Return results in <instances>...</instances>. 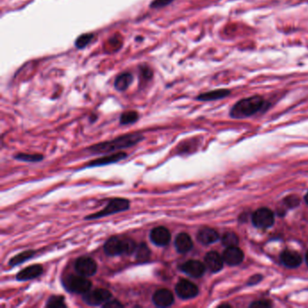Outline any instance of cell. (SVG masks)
Returning <instances> with one entry per match:
<instances>
[{
	"mask_svg": "<svg viewBox=\"0 0 308 308\" xmlns=\"http://www.w3.org/2000/svg\"><path fill=\"white\" fill-rule=\"evenodd\" d=\"M274 213L268 208H260L253 213L252 222L257 228L267 229L274 223Z\"/></svg>",
	"mask_w": 308,
	"mask_h": 308,
	"instance_id": "obj_7",
	"label": "cell"
},
{
	"mask_svg": "<svg viewBox=\"0 0 308 308\" xmlns=\"http://www.w3.org/2000/svg\"><path fill=\"white\" fill-rule=\"evenodd\" d=\"M35 254H36V252L34 251H23V252H21L19 254H17V255H16L15 257H12V258L9 260L8 265H9L10 267L18 266L20 264L24 263V262H26L27 260L31 259Z\"/></svg>",
	"mask_w": 308,
	"mask_h": 308,
	"instance_id": "obj_22",
	"label": "cell"
},
{
	"mask_svg": "<svg viewBox=\"0 0 308 308\" xmlns=\"http://www.w3.org/2000/svg\"><path fill=\"white\" fill-rule=\"evenodd\" d=\"M152 301L157 308H168L173 305L174 298L173 293L170 290L161 289L154 292Z\"/></svg>",
	"mask_w": 308,
	"mask_h": 308,
	"instance_id": "obj_12",
	"label": "cell"
},
{
	"mask_svg": "<svg viewBox=\"0 0 308 308\" xmlns=\"http://www.w3.org/2000/svg\"><path fill=\"white\" fill-rule=\"evenodd\" d=\"M45 307L50 308H67L65 302V297L63 295H51L46 303Z\"/></svg>",
	"mask_w": 308,
	"mask_h": 308,
	"instance_id": "obj_27",
	"label": "cell"
},
{
	"mask_svg": "<svg viewBox=\"0 0 308 308\" xmlns=\"http://www.w3.org/2000/svg\"><path fill=\"white\" fill-rule=\"evenodd\" d=\"M14 158L21 162H26V163H38L44 159V155L41 154L18 153L14 155Z\"/></svg>",
	"mask_w": 308,
	"mask_h": 308,
	"instance_id": "obj_24",
	"label": "cell"
},
{
	"mask_svg": "<svg viewBox=\"0 0 308 308\" xmlns=\"http://www.w3.org/2000/svg\"><path fill=\"white\" fill-rule=\"evenodd\" d=\"M150 240L152 243H154L155 246L165 247L171 241V233L169 230L164 226L155 227L150 232Z\"/></svg>",
	"mask_w": 308,
	"mask_h": 308,
	"instance_id": "obj_10",
	"label": "cell"
},
{
	"mask_svg": "<svg viewBox=\"0 0 308 308\" xmlns=\"http://www.w3.org/2000/svg\"><path fill=\"white\" fill-rule=\"evenodd\" d=\"M231 94V90L227 89H218V90H210L205 93L200 94L196 99L201 102H212L221 99H224Z\"/></svg>",
	"mask_w": 308,
	"mask_h": 308,
	"instance_id": "obj_20",
	"label": "cell"
},
{
	"mask_svg": "<svg viewBox=\"0 0 308 308\" xmlns=\"http://www.w3.org/2000/svg\"><path fill=\"white\" fill-rule=\"evenodd\" d=\"M140 73L143 79L146 81H149L153 77V71L148 65H143L140 67Z\"/></svg>",
	"mask_w": 308,
	"mask_h": 308,
	"instance_id": "obj_30",
	"label": "cell"
},
{
	"mask_svg": "<svg viewBox=\"0 0 308 308\" xmlns=\"http://www.w3.org/2000/svg\"><path fill=\"white\" fill-rule=\"evenodd\" d=\"M103 308H124V305L119 300H109V301L106 302L104 305H103Z\"/></svg>",
	"mask_w": 308,
	"mask_h": 308,
	"instance_id": "obj_31",
	"label": "cell"
},
{
	"mask_svg": "<svg viewBox=\"0 0 308 308\" xmlns=\"http://www.w3.org/2000/svg\"><path fill=\"white\" fill-rule=\"evenodd\" d=\"M151 257V251L150 249L148 248V245L144 242L139 244L137 247V250H136V259L140 262V263H144V262H147L149 260V258Z\"/></svg>",
	"mask_w": 308,
	"mask_h": 308,
	"instance_id": "obj_23",
	"label": "cell"
},
{
	"mask_svg": "<svg viewBox=\"0 0 308 308\" xmlns=\"http://www.w3.org/2000/svg\"><path fill=\"white\" fill-rule=\"evenodd\" d=\"M218 240V232L212 228H203L197 233V240L204 245L214 243Z\"/></svg>",
	"mask_w": 308,
	"mask_h": 308,
	"instance_id": "obj_18",
	"label": "cell"
},
{
	"mask_svg": "<svg viewBox=\"0 0 308 308\" xmlns=\"http://www.w3.org/2000/svg\"><path fill=\"white\" fill-rule=\"evenodd\" d=\"M306 260H307V263H308V253H307V255H306Z\"/></svg>",
	"mask_w": 308,
	"mask_h": 308,
	"instance_id": "obj_37",
	"label": "cell"
},
{
	"mask_svg": "<svg viewBox=\"0 0 308 308\" xmlns=\"http://www.w3.org/2000/svg\"><path fill=\"white\" fill-rule=\"evenodd\" d=\"M64 287L65 289L73 294H79V295H84L87 292L90 291L92 286V283L87 278V276H74L71 275L65 277L64 279Z\"/></svg>",
	"mask_w": 308,
	"mask_h": 308,
	"instance_id": "obj_5",
	"label": "cell"
},
{
	"mask_svg": "<svg viewBox=\"0 0 308 308\" xmlns=\"http://www.w3.org/2000/svg\"><path fill=\"white\" fill-rule=\"evenodd\" d=\"M280 259L286 267L296 268L302 262V257L295 251H285L280 256Z\"/></svg>",
	"mask_w": 308,
	"mask_h": 308,
	"instance_id": "obj_21",
	"label": "cell"
},
{
	"mask_svg": "<svg viewBox=\"0 0 308 308\" xmlns=\"http://www.w3.org/2000/svg\"><path fill=\"white\" fill-rule=\"evenodd\" d=\"M223 257L215 251L208 252L205 257V263L208 270L213 273H216L222 269L223 267Z\"/></svg>",
	"mask_w": 308,
	"mask_h": 308,
	"instance_id": "obj_16",
	"label": "cell"
},
{
	"mask_svg": "<svg viewBox=\"0 0 308 308\" xmlns=\"http://www.w3.org/2000/svg\"><path fill=\"white\" fill-rule=\"evenodd\" d=\"M305 200H306V203L308 205V193H307V195L305 196Z\"/></svg>",
	"mask_w": 308,
	"mask_h": 308,
	"instance_id": "obj_36",
	"label": "cell"
},
{
	"mask_svg": "<svg viewBox=\"0 0 308 308\" xmlns=\"http://www.w3.org/2000/svg\"><path fill=\"white\" fill-rule=\"evenodd\" d=\"M74 269L79 275L88 277L94 276L96 274L98 266L93 258L90 257H81L75 261Z\"/></svg>",
	"mask_w": 308,
	"mask_h": 308,
	"instance_id": "obj_8",
	"label": "cell"
},
{
	"mask_svg": "<svg viewBox=\"0 0 308 308\" xmlns=\"http://www.w3.org/2000/svg\"><path fill=\"white\" fill-rule=\"evenodd\" d=\"M266 102L258 95L245 98L239 101L231 109V116L234 119H244L256 114L263 109Z\"/></svg>",
	"mask_w": 308,
	"mask_h": 308,
	"instance_id": "obj_2",
	"label": "cell"
},
{
	"mask_svg": "<svg viewBox=\"0 0 308 308\" xmlns=\"http://www.w3.org/2000/svg\"><path fill=\"white\" fill-rule=\"evenodd\" d=\"M285 203L290 207H295V206L298 205L299 199L296 196H289L285 199Z\"/></svg>",
	"mask_w": 308,
	"mask_h": 308,
	"instance_id": "obj_32",
	"label": "cell"
},
{
	"mask_svg": "<svg viewBox=\"0 0 308 308\" xmlns=\"http://www.w3.org/2000/svg\"><path fill=\"white\" fill-rule=\"evenodd\" d=\"M222 242L226 247H232L237 246L239 243V238L234 232H225L222 237Z\"/></svg>",
	"mask_w": 308,
	"mask_h": 308,
	"instance_id": "obj_28",
	"label": "cell"
},
{
	"mask_svg": "<svg viewBox=\"0 0 308 308\" xmlns=\"http://www.w3.org/2000/svg\"><path fill=\"white\" fill-rule=\"evenodd\" d=\"M137 245L132 239L112 236L104 244V252L107 256L116 257L130 255L136 252Z\"/></svg>",
	"mask_w": 308,
	"mask_h": 308,
	"instance_id": "obj_3",
	"label": "cell"
},
{
	"mask_svg": "<svg viewBox=\"0 0 308 308\" xmlns=\"http://www.w3.org/2000/svg\"><path fill=\"white\" fill-rule=\"evenodd\" d=\"M127 156H128V154L125 152H117L114 154H109V155L103 156V157L98 158L95 160L90 161L85 166V167H103V166H107V165H111V164L118 163L120 161L127 158Z\"/></svg>",
	"mask_w": 308,
	"mask_h": 308,
	"instance_id": "obj_13",
	"label": "cell"
},
{
	"mask_svg": "<svg viewBox=\"0 0 308 308\" xmlns=\"http://www.w3.org/2000/svg\"><path fill=\"white\" fill-rule=\"evenodd\" d=\"M139 119V115L137 111L134 110H130V111H126L124 113H122L120 118V123L121 125H129V124H134L135 122L137 121Z\"/></svg>",
	"mask_w": 308,
	"mask_h": 308,
	"instance_id": "obj_26",
	"label": "cell"
},
{
	"mask_svg": "<svg viewBox=\"0 0 308 308\" xmlns=\"http://www.w3.org/2000/svg\"><path fill=\"white\" fill-rule=\"evenodd\" d=\"M144 139V137L140 133H129L126 135L118 137L112 140L99 143L96 145L90 146L88 148V151L92 154H108L118 151L120 149L131 148L138 144Z\"/></svg>",
	"mask_w": 308,
	"mask_h": 308,
	"instance_id": "obj_1",
	"label": "cell"
},
{
	"mask_svg": "<svg viewBox=\"0 0 308 308\" xmlns=\"http://www.w3.org/2000/svg\"><path fill=\"white\" fill-rule=\"evenodd\" d=\"M130 206V202L129 200L125 198H113L110 199L108 203V205L105 206V208L100 211V212L91 213L90 215L86 216L85 220L90 221V220H97V219L104 218L112 214H116L119 212H125L129 210Z\"/></svg>",
	"mask_w": 308,
	"mask_h": 308,
	"instance_id": "obj_4",
	"label": "cell"
},
{
	"mask_svg": "<svg viewBox=\"0 0 308 308\" xmlns=\"http://www.w3.org/2000/svg\"><path fill=\"white\" fill-rule=\"evenodd\" d=\"M220 308H231L229 305H222L220 306Z\"/></svg>",
	"mask_w": 308,
	"mask_h": 308,
	"instance_id": "obj_35",
	"label": "cell"
},
{
	"mask_svg": "<svg viewBox=\"0 0 308 308\" xmlns=\"http://www.w3.org/2000/svg\"><path fill=\"white\" fill-rule=\"evenodd\" d=\"M175 292L182 299H191L195 297L199 293L197 286L190 280L181 279L175 286Z\"/></svg>",
	"mask_w": 308,
	"mask_h": 308,
	"instance_id": "obj_9",
	"label": "cell"
},
{
	"mask_svg": "<svg viewBox=\"0 0 308 308\" xmlns=\"http://www.w3.org/2000/svg\"><path fill=\"white\" fill-rule=\"evenodd\" d=\"M261 279H262V276H259V275L252 276L249 281V285H251H251H255V284L259 282Z\"/></svg>",
	"mask_w": 308,
	"mask_h": 308,
	"instance_id": "obj_34",
	"label": "cell"
},
{
	"mask_svg": "<svg viewBox=\"0 0 308 308\" xmlns=\"http://www.w3.org/2000/svg\"><path fill=\"white\" fill-rule=\"evenodd\" d=\"M94 39V34L92 33H86L78 36L75 40V47L78 49H84L87 45H90Z\"/></svg>",
	"mask_w": 308,
	"mask_h": 308,
	"instance_id": "obj_25",
	"label": "cell"
},
{
	"mask_svg": "<svg viewBox=\"0 0 308 308\" xmlns=\"http://www.w3.org/2000/svg\"><path fill=\"white\" fill-rule=\"evenodd\" d=\"M223 260L225 263L230 266H237L241 263L244 258V254L240 249H239L237 246L227 247L226 251L223 252Z\"/></svg>",
	"mask_w": 308,
	"mask_h": 308,
	"instance_id": "obj_15",
	"label": "cell"
},
{
	"mask_svg": "<svg viewBox=\"0 0 308 308\" xmlns=\"http://www.w3.org/2000/svg\"><path fill=\"white\" fill-rule=\"evenodd\" d=\"M251 308H270L271 307V304H270V302L268 301H257L254 302V303H252L251 305Z\"/></svg>",
	"mask_w": 308,
	"mask_h": 308,
	"instance_id": "obj_33",
	"label": "cell"
},
{
	"mask_svg": "<svg viewBox=\"0 0 308 308\" xmlns=\"http://www.w3.org/2000/svg\"><path fill=\"white\" fill-rule=\"evenodd\" d=\"M112 297V294L108 289H97L83 295L84 301L89 306H103Z\"/></svg>",
	"mask_w": 308,
	"mask_h": 308,
	"instance_id": "obj_6",
	"label": "cell"
},
{
	"mask_svg": "<svg viewBox=\"0 0 308 308\" xmlns=\"http://www.w3.org/2000/svg\"><path fill=\"white\" fill-rule=\"evenodd\" d=\"M134 81V75L130 71H124L119 74L115 79L114 87L119 91H124L129 88Z\"/></svg>",
	"mask_w": 308,
	"mask_h": 308,
	"instance_id": "obj_19",
	"label": "cell"
},
{
	"mask_svg": "<svg viewBox=\"0 0 308 308\" xmlns=\"http://www.w3.org/2000/svg\"><path fill=\"white\" fill-rule=\"evenodd\" d=\"M180 270L192 277H201L205 272V266L199 260H188L182 264L179 267Z\"/></svg>",
	"mask_w": 308,
	"mask_h": 308,
	"instance_id": "obj_11",
	"label": "cell"
},
{
	"mask_svg": "<svg viewBox=\"0 0 308 308\" xmlns=\"http://www.w3.org/2000/svg\"><path fill=\"white\" fill-rule=\"evenodd\" d=\"M193 244L191 237L185 232L179 233L174 240V247L177 252L185 254L192 250Z\"/></svg>",
	"mask_w": 308,
	"mask_h": 308,
	"instance_id": "obj_17",
	"label": "cell"
},
{
	"mask_svg": "<svg viewBox=\"0 0 308 308\" xmlns=\"http://www.w3.org/2000/svg\"><path fill=\"white\" fill-rule=\"evenodd\" d=\"M43 272H44L43 267L39 264H34L32 266L26 267L24 270H20L19 272L17 274L16 278L17 281L33 280L41 276Z\"/></svg>",
	"mask_w": 308,
	"mask_h": 308,
	"instance_id": "obj_14",
	"label": "cell"
},
{
	"mask_svg": "<svg viewBox=\"0 0 308 308\" xmlns=\"http://www.w3.org/2000/svg\"><path fill=\"white\" fill-rule=\"evenodd\" d=\"M174 0H153L149 7L153 8V9H158V8H163V7H167L168 5H170L171 3H173Z\"/></svg>",
	"mask_w": 308,
	"mask_h": 308,
	"instance_id": "obj_29",
	"label": "cell"
}]
</instances>
